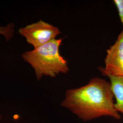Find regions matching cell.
I'll list each match as a JSON object with an SVG mask.
<instances>
[{
	"label": "cell",
	"instance_id": "1",
	"mask_svg": "<svg viewBox=\"0 0 123 123\" xmlns=\"http://www.w3.org/2000/svg\"><path fill=\"white\" fill-rule=\"evenodd\" d=\"M114 99L110 83L96 77L82 87L68 89L61 106L83 121L104 116L119 120Z\"/></svg>",
	"mask_w": 123,
	"mask_h": 123
},
{
	"label": "cell",
	"instance_id": "2",
	"mask_svg": "<svg viewBox=\"0 0 123 123\" xmlns=\"http://www.w3.org/2000/svg\"><path fill=\"white\" fill-rule=\"evenodd\" d=\"M62 43L61 38L55 39L22 54L23 59L34 69L37 79L40 80L43 76L54 78L68 72V62L59 52Z\"/></svg>",
	"mask_w": 123,
	"mask_h": 123
},
{
	"label": "cell",
	"instance_id": "3",
	"mask_svg": "<svg viewBox=\"0 0 123 123\" xmlns=\"http://www.w3.org/2000/svg\"><path fill=\"white\" fill-rule=\"evenodd\" d=\"M19 32L34 49L56 39L61 33L57 27L42 20L21 28Z\"/></svg>",
	"mask_w": 123,
	"mask_h": 123
},
{
	"label": "cell",
	"instance_id": "4",
	"mask_svg": "<svg viewBox=\"0 0 123 123\" xmlns=\"http://www.w3.org/2000/svg\"><path fill=\"white\" fill-rule=\"evenodd\" d=\"M105 66L99 68L106 76L123 77V28L114 44L106 51Z\"/></svg>",
	"mask_w": 123,
	"mask_h": 123
},
{
	"label": "cell",
	"instance_id": "5",
	"mask_svg": "<svg viewBox=\"0 0 123 123\" xmlns=\"http://www.w3.org/2000/svg\"><path fill=\"white\" fill-rule=\"evenodd\" d=\"M110 80L111 88L114 96V108L123 115V77L107 76Z\"/></svg>",
	"mask_w": 123,
	"mask_h": 123
},
{
	"label": "cell",
	"instance_id": "6",
	"mask_svg": "<svg viewBox=\"0 0 123 123\" xmlns=\"http://www.w3.org/2000/svg\"><path fill=\"white\" fill-rule=\"evenodd\" d=\"M14 32V25L13 24H9L6 26H0V34L3 36L6 41L11 39Z\"/></svg>",
	"mask_w": 123,
	"mask_h": 123
},
{
	"label": "cell",
	"instance_id": "7",
	"mask_svg": "<svg viewBox=\"0 0 123 123\" xmlns=\"http://www.w3.org/2000/svg\"><path fill=\"white\" fill-rule=\"evenodd\" d=\"M113 2L117 8L120 21L123 26V0H114Z\"/></svg>",
	"mask_w": 123,
	"mask_h": 123
},
{
	"label": "cell",
	"instance_id": "8",
	"mask_svg": "<svg viewBox=\"0 0 123 123\" xmlns=\"http://www.w3.org/2000/svg\"><path fill=\"white\" fill-rule=\"evenodd\" d=\"M1 115H0V119H1Z\"/></svg>",
	"mask_w": 123,
	"mask_h": 123
}]
</instances>
